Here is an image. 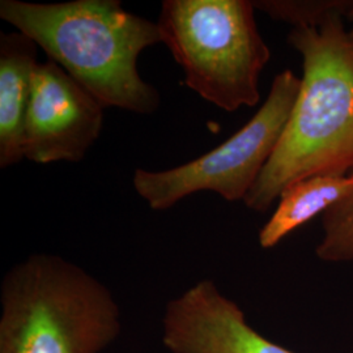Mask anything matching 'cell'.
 Returning a JSON list of instances; mask_svg holds the SVG:
<instances>
[{
	"label": "cell",
	"mask_w": 353,
	"mask_h": 353,
	"mask_svg": "<svg viewBox=\"0 0 353 353\" xmlns=\"http://www.w3.org/2000/svg\"><path fill=\"white\" fill-rule=\"evenodd\" d=\"M288 43L303 57L301 88L288 123L245 205L265 212L290 185L353 170V34L344 19L293 28Z\"/></svg>",
	"instance_id": "1"
},
{
	"label": "cell",
	"mask_w": 353,
	"mask_h": 353,
	"mask_svg": "<svg viewBox=\"0 0 353 353\" xmlns=\"http://www.w3.org/2000/svg\"><path fill=\"white\" fill-rule=\"evenodd\" d=\"M0 19L33 39L105 109H159L157 89L138 70L140 54L161 42L159 26L128 12L119 0H1Z\"/></svg>",
	"instance_id": "2"
},
{
	"label": "cell",
	"mask_w": 353,
	"mask_h": 353,
	"mask_svg": "<svg viewBox=\"0 0 353 353\" xmlns=\"http://www.w3.org/2000/svg\"><path fill=\"white\" fill-rule=\"evenodd\" d=\"M0 303V353H101L121 332L112 292L57 255L13 265Z\"/></svg>",
	"instance_id": "3"
},
{
	"label": "cell",
	"mask_w": 353,
	"mask_h": 353,
	"mask_svg": "<svg viewBox=\"0 0 353 353\" xmlns=\"http://www.w3.org/2000/svg\"><path fill=\"white\" fill-rule=\"evenodd\" d=\"M254 11L249 0H164L157 21L185 85L229 113L259 102L271 58Z\"/></svg>",
	"instance_id": "4"
},
{
	"label": "cell",
	"mask_w": 353,
	"mask_h": 353,
	"mask_svg": "<svg viewBox=\"0 0 353 353\" xmlns=\"http://www.w3.org/2000/svg\"><path fill=\"white\" fill-rule=\"evenodd\" d=\"M300 88L301 79L293 71L280 72L265 103L229 139L201 157L168 170L137 169L134 189L154 211L172 208L199 191H212L228 202L245 201L278 145Z\"/></svg>",
	"instance_id": "5"
},
{
	"label": "cell",
	"mask_w": 353,
	"mask_h": 353,
	"mask_svg": "<svg viewBox=\"0 0 353 353\" xmlns=\"http://www.w3.org/2000/svg\"><path fill=\"white\" fill-rule=\"evenodd\" d=\"M105 108L50 59L38 62L24 123V159L80 163L101 135Z\"/></svg>",
	"instance_id": "6"
},
{
	"label": "cell",
	"mask_w": 353,
	"mask_h": 353,
	"mask_svg": "<svg viewBox=\"0 0 353 353\" xmlns=\"http://www.w3.org/2000/svg\"><path fill=\"white\" fill-rule=\"evenodd\" d=\"M163 343L172 353H294L265 339L211 280L168 303Z\"/></svg>",
	"instance_id": "7"
},
{
	"label": "cell",
	"mask_w": 353,
	"mask_h": 353,
	"mask_svg": "<svg viewBox=\"0 0 353 353\" xmlns=\"http://www.w3.org/2000/svg\"><path fill=\"white\" fill-rule=\"evenodd\" d=\"M38 46L20 33L0 34V168L24 159L23 138Z\"/></svg>",
	"instance_id": "8"
},
{
	"label": "cell",
	"mask_w": 353,
	"mask_h": 353,
	"mask_svg": "<svg viewBox=\"0 0 353 353\" xmlns=\"http://www.w3.org/2000/svg\"><path fill=\"white\" fill-rule=\"evenodd\" d=\"M353 194V176H316L284 190L275 212L259 232V243L271 249L297 228Z\"/></svg>",
	"instance_id": "9"
},
{
	"label": "cell",
	"mask_w": 353,
	"mask_h": 353,
	"mask_svg": "<svg viewBox=\"0 0 353 353\" xmlns=\"http://www.w3.org/2000/svg\"><path fill=\"white\" fill-rule=\"evenodd\" d=\"M252 4L293 28H316L335 16L353 20V0H258Z\"/></svg>",
	"instance_id": "10"
},
{
	"label": "cell",
	"mask_w": 353,
	"mask_h": 353,
	"mask_svg": "<svg viewBox=\"0 0 353 353\" xmlns=\"http://www.w3.org/2000/svg\"><path fill=\"white\" fill-rule=\"evenodd\" d=\"M322 224L323 237L316 246V256L328 263L352 262L353 194L327 210Z\"/></svg>",
	"instance_id": "11"
},
{
	"label": "cell",
	"mask_w": 353,
	"mask_h": 353,
	"mask_svg": "<svg viewBox=\"0 0 353 353\" xmlns=\"http://www.w3.org/2000/svg\"><path fill=\"white\" fill-rule=\"evenodd\" d=\"M351 32H352V34H353V29H352V30H351Z\"/></svg>",
	"instance_id": "12"
}]
</instances>
